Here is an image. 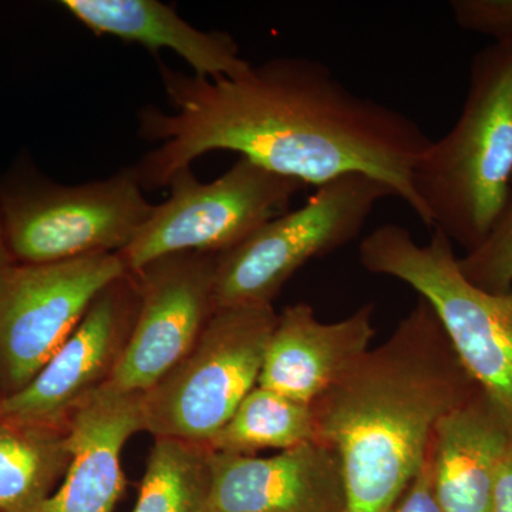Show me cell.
Here are the masks:
<instances>
[{
    "label": "cell",
    "instance_id": "cell-11",
    "mask_svg": "<svg viewBox=\"0 0 512 512\" xmlns=\"http://www.w3.org/2000/svg\"><path fill=\"white\" fill-rule=\"evenodd\" d=\"M215 254H174L137 272L136 323L110 382L124 392L146 393L195 345L217 311Z\"/></svg>",
    "mask_w": 512,
    "mask_h": 512
},
{
    "label": "cell",
    "instance_id": "cell-23",
    "mask_svg": "<svg viewBox=\"0 0 512 512\" xmlns=\"http://www.w3.org/2000/svg\"><path fill=\"white\" fill-rule=\"evenodd\" d=\"M491 512H512V447L498 470Z\"/></svg>",
    "mask_w": 512,
    "mask_h": 512
},
{
    "label": "cell",
    "instance_id": "cell-20",
    "mask_svg": "<svg viewBox=\"0 0 512 512\" xmlns=\"http://www.w3.org/2000/svg\"><path fill=\"white\" fill-rule=\"evenodd\" d=\"M468 282L483 291L500 293L512 286V185L510 197L487 238L458 258Z\"/></svg>",
    "mask_w": 512,
    "mask_h": 512
},
{
    "label": "cell",
    "instance_id": "cell-4",
    "mask_svg": "<svg viewBox=\"0 0 512 512\" xmlns=\"http://www.w3.org/2000/svg\"><path fill=\"white\" fill-rule=\"evenodd\" d=\"M359 259L429 303L468 375L512 420V286L493 293L468 282L439 231L421 245L406 228L384 224L363 239Z\"/></svg>",
    "mask_w": 512,
    "mask_h": 512
},
{
    "label": "cell",
    "instance_id": "cell-22",
    "mask_svg": "<svg viewBox=\"0 0 512 512\" xmlns=\"http://www.w3.org/2000/svg\"><path fill=\"white\" fill-rule=\"evenodd\" d=\"M390 512H443L434 497L427 458L417 476L414 477Z\"/></svg>",
    "mask_w": 512,
    "mask_h": 512
},
{
    "label": "cell",
    "instance_id": "cell-16",
    "mask_svg": "<svg viewBox=\"0 0 512 512\" xmlns=\"http://www.w3.org/2000/svg\"><path fill=\"white\" fill-rule=\"evenodd\" d=\"M62 5L97 35L173 50L195 76L238 79L252 66L239 57L234 37L220 30L202 32L157 0H64Z\"/></svg>",
    "mask_w": 512,
    "mask_h": 512
},
{
    "label": "cell",
    "instance_id": "cell-6",
    "mask_svg": "<svg viewBox=\"0 0 512 512\" xmlns=\"http://www.w3.org/2000/svg\"><path fill=\"white\" fill-rule=\"evenodd\" d=\"M143 190L134 167L80 185L8 181L0 187V217L13 262L55 264L120 254L154 210Z\"/></svg>",
    "mask_w": 512,
    "mask_h": 512
},
{
    "label": "cell",
    "instance_id": "cell-7",
    "mask_svg": "<svg viewBox=\"0 0 512 512\" xmlns=\"http://www.w3.org/2000/svg\"><path fill=\"white\" fill-rule=\"evenodd\" d=\"M394 192L377 178L346 174L320 185L305 205L266 222L217 258L215 308L274 306L303 265L345 247Z\"/></svg>",
    "mask_w": 512,
    "mask_h": 512
},
{
    "label": "cell",
    "instance_id": "cell-14",
    "mask_svg": "<svg viewBox=\"0 0 512 512\" xmlns=\"http://www.w3.org/2000/svg\"><path fill=\"white\" fill-rule=\"evenodd\" d=\"M373 303L338 322H320L308 303L288 306L276 319L258 386L303 404L326 392L375 336Z\"/></svg>",
    "mask_w": 512,
    "mask_h": 512
},
{
    "label": "cell",
    "instance_id": "cell-19",
    "mask_svg": "<svg viewBox=\"0 0 512 512\" xmlns=\"http://www.w3.org/2000/svg\"><path fill=\"white\" fill-rule=\"evenodd\" d=\"M212 457L207 444L156 439L133 512H211Z\"/></svg>",
    "mask_w": 512,
    "mask_h": 512
},
{
    "label": "cell",
    "instance_id": "cell-9",
    "mask_svg": "<svg viewBox=\"0 0 512 512\" xmlns=\"http://www.w3.org/2000/svg\"><path fill=\"white\" fill-rule=\"evenodd\" d=\"M127 272L119 254L0 269V399L28 386L99 293Z\"/></svg>",
    "mask_w": 512,
    "mask_h": 512
},
{
    "label": "cell",
    "instance_id": "cell-10",
    "mask_svg": "<svg viewBox=\"0 0 512 512\" xmlns=\"http://www.w3.org/2000/svg\"><path fill=\"white\" fill-rule=\"evenodd\" d=\"M136 275L107 286L52 359L20 392L0 400V421L67 429L70 417L110 382L136 323Z\"/></svg>",
    "mask_w": 512,
    "mask_h": 512
},
{
    "label": "cell",
    "instance_id": "cell-18",
    "mask_svg": "<svg viewBox=\"0 0 512 512\" xmlns=\"http://www.w3.org/2000/svg\"><path fill=\"white\" fill-rule=\"evenodd\" d=\"M313 440L316 427L309 404L256 386L208 447L214 453L251 457L268 448L284 451Z\"/></svg>",
    "mask_w": 512,
    "mask_h": 512
},
{
    "label": "cell",
    "instance_id": "cell-25",
    "mask_svg": "<svg viewBox=\"0 0 512 512\" xmlns=\"http://www.w3.org/2000/svg\"><path fill=\"white\" fill-rule=\"evenodd\" d=\"M0 400H2V399H0Z\"/></svg>",
    "mask_w": 512,
    "mask_h": 512
},
{
    "label": "cell",
    "instance_id": "cell-15",
    "mask_svg": "<svg viewBox=\"0 0 512 512\" xmlns=\"http://www.w3.org/2000/svg\"><path fill=\"white\" fill-rule=\"evenodd\" d=\"M511 447L510 416L477 387L431 436L426 458L441 511L491 512L498 470Z\"/></svg>",
    "mask_w": 512,
    "mask_h": 512
},
{
    "label": "cell",
    "instance_id": "cell-5",
    "mask_svg": "<svg viewBox=\"0 0 512 512\" xmlns=\"http://www.w3.org/2000/svg\"><path fill=\"white\" fill-rule=\"evenodd\" d=\"M276 319L274 306L217 309L190 352L143 393L144 431L208 446L258 386Z\"/></svg>",
    "mask_w": 512,
    "mask_h": 512
},
{
    "label": "cell",
    "instance_id": "cell-24",
    "mask_svg": "<svg viewBox=\"0 0 512 512\" xmlns=\"http://www.w3.org/2000/svg\"><path fill=\"white\" fill-rule=\"evenodd\" d=\"M13 259L10 256L8 244H6L5 229H3L2 217H0V269L12 264Z\"/></svg>",
    "mask_w": 512,
    "mask_h": 512
},
{
    "label": "cell",
    "instance_id": "cell-2",
    "mask_svg": "<svg viewBox=\"0 0 512 512\" xmlns=\"http://www.w3.org/2000/svg\"><path fill=\"white\" fill-rule=\"evenodd\" d=\"M477 384L419 299L390 338L311 404L316 440L336 451L345 512H390L423 467L433 431Z\"/></svg>",
    "mask_w": 512,
    "mask_h": 512
},
{
    "label": "cell",
    "instance_id": "cell-1",
    "mask_svg": "<svg viewBox=\"0 0 512 512\" xmlns=\"http://www.w3.org/2000/svg\"><path fill=\"white\" fill-rule=\"evenodd\" d=\"M173 113L144 107L140 134L158 147L134 170L144 190L167 187L211 151H235L303 184L346 174L382 181L421 217L413 171L431 140L416 121L353 93L326 64L275 57L238 79H208L161 64Z\"/></svg>",
    "mask_w": 512,
    "mask_h": 512
},
{
    "label": "cell",
    "instance_id": "cell-13",
    "mask_svg": "<svg viewBox=\"0 0 512 512\" xmlns=\"http://www.w3.org/2000/svg\"><path fill=\"white\" fill-rule=\"evenodd\" d=\"M138 431H144L143 393L104 384L70 417L69 467L36 512H113L127 487L121 453Z\"/></svg>",
    "mask_w": 512,
    "mask_h": 512
},
{
    "label": "cell",
    "instance_id": "cell-8",
    "mask_svg": "<svg viewBox=\"0 0 512 512\" xmlns=\"http://www.w3.org/2000/svg\"><path fill=\"white\" fill-rule=\"evenodd\" d=\"M303 185L245 157L207 184L197 180L191 167L184 168L168 183V200L154 205L146 224L119 255L128 272L167 255H220L288 211Z\"/></svg>",
    "mask_w": 512,
    "mask_h": 512
},
{
    "label": "cell",
    "instance_id": "cell-12",
    "mask_svg": "<svg viewBox=\"0 0 512 512\" xmlns=\"http://www.w3.org/2000/svg\"><path fill=\"white\" fill-rule=\"evenodd\" d=\"M211 512H345L342 466L319 440L272 457H212Z\"/></svg>",
    "mask_w": 512,
    "mask_h": 512
},
{
    "label": "cell",
    "instance_id": "cell-21",
    "mask_svg": "<svg viewBox=\"0 0 512 512\" xmlns=\"http://www.w3.org/2000/svg\"><path fill=\"white\" fill-rule=\"evenodd\" d=\"M450 8L460 28L512 45V0H454Z\"/></svg>",
    "mask_w": 512,
    "mask_h": 512
},
{
    "label": "cell",
    "instance_id": "cell-17",
    "mask_svg": "<svg viewBox=\"0 0 512 512\" xmlns=\"http://www.w3.org/2000/svg\"><path fill=\"white\" fill-rule=\"evenodd\" d=\"M67 429L0 421V512H36L66 474Z\"/></svg>",
    "mask_w": 512,
    "mask_h": 512
},
{
    "label": "cell",
    "instance_id": "cell-3",
    "mask_svg": "<svg viewBox=\"0 0 512 512\" xmlns=\"http://www.w3.org/2000/svg\"><path fill=\"white\" fill-rule=\"evenodd\" d=\"M512 185V45L481 50L453 128L413 171L420 220L467 252L487 238Z\"/></svg>",
    "mask_w": 512,
    "mask_h": 512
}]
</instances>
